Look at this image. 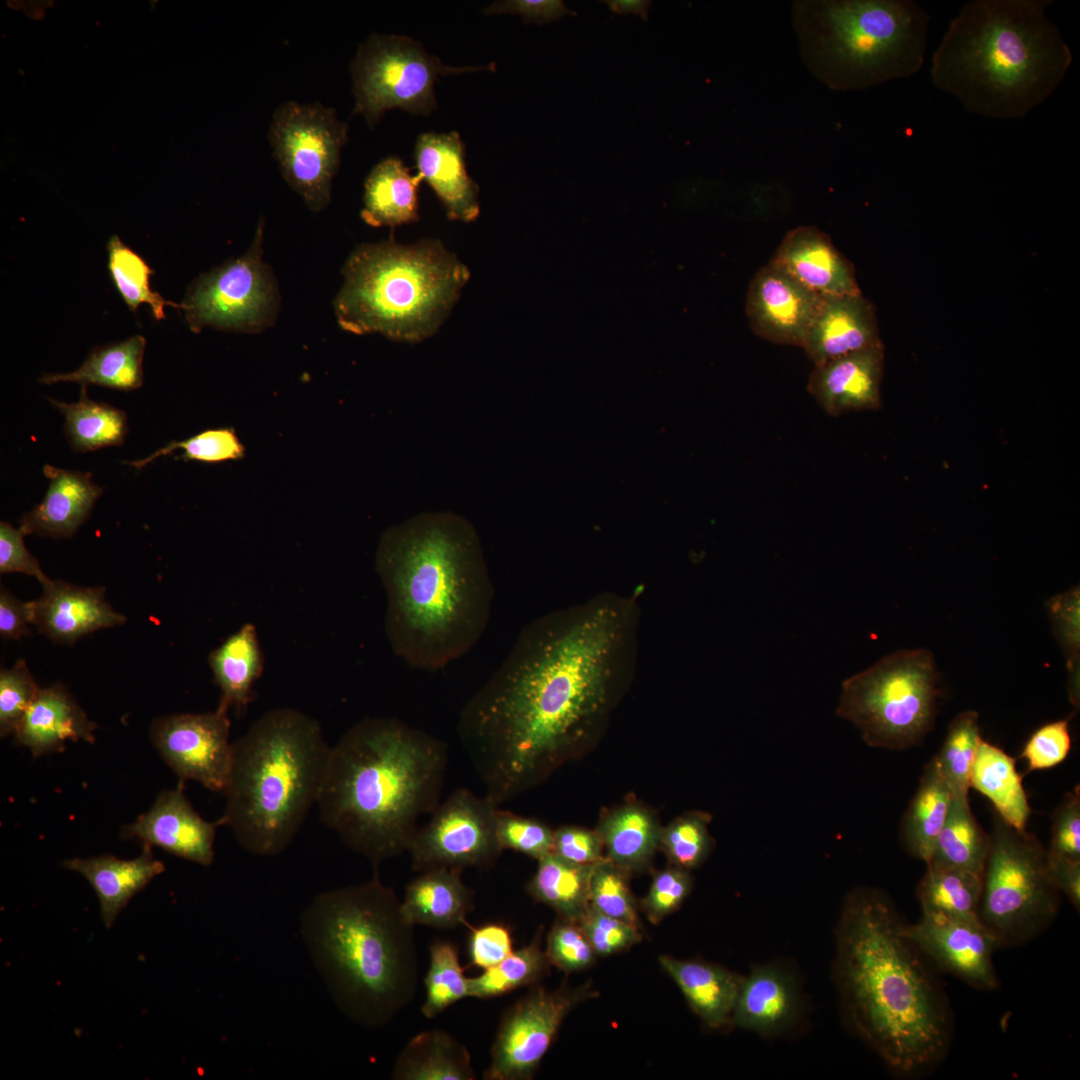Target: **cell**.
Instances as JSON below:
<instances>
[{"label":"cell","mask_w":1080,"mask_h":1080,"mask_svg":"<svg viewBox=\"0 0 1080 1080\" xmlns=\"http://www.w3.org/2000/svg\"><path fill=\"white\" fill-rule=\"evenodd\" d=\"M632 600L605 596L527 625L468 699L457 734L495 805L543 783L600 738L623 691Z\"/></svg>","instance_id":"obj_1"},{"label":"cell","mask_w":1080,"mask_h":1080,"mask_svg":"<svg viewBox=\"0 0 1080 1080\" xmlns=\"http://www.w3.org/2000/svg\"><path fill=\"white\" fill-rule=\"evenodd\" d=\"M836 979L855 1034L902 1076L924 1074L947 1055V997L891 900L859 887L837 930Z\"/></svg>","instance_id":"obj_2"},{"label":"cell","mask_w":1080,"mask_h":1080,"mask_svg":"<svg viewBox=\"0 0 1080 1080\" xmlns=\"http://www.w3.org/2000/svg\"><path fill=\"white\" fill-rule=\"evenodd\" d=\"M375 566L386 594V635L408 666L441 669L485 633L494 586L480 536L462 515L421 512L389 527Z\"/></svg>","instance_id":"obj_3"},{"label":"cell","mask_w":1080,"mask_h":1080,"mask_svg":"<svg viewBox=\"0 0 1080 1080\" xmlns=\"http://www.w3.org/2000/svg\"><path fill=\"white\" fill-rule=\"evenodd\" d=\"M448 747L397 718L367 717L331 746L317 800L322 822L378 866L408 851L440 803Z\"/></svg>","instance_id":"obj_4"},{"label":"cell","mask_w":1080,"mask_h":1080,"mask_svg":"<svg viewBox=\"0 0 1080 1080\" xmlns=\"http://www.w3.org/2000/svg\"><path fill=\"white\" fill-rule=\"evenodd\" d=\"M1048 0H973L950 22L934 51L935 87L965 110L1021 119L1065 78L1072 52L1049 19Z\"/></svg>","instance_id":"obj_5"},{"label":"cell","mask_w":1080,"mask_h":1080,"mask_svg":"<svg viewBox=\"0 0 1080 1080\" xmlns=\"http://www.w3.org/2000/svg\"><path fill=\"white\" fill-rule=\"evenodd\" d=\"M300 936L339 1011L365 1028L390 1023L418 985L414 925L375 870L365 883L316 895L300 916Z\"/></svg>","instance_id":"obj_6"},{"label":"cell","mask_w":1080,"mask_h":1080,"mask_svg":"<svg viewBox=\"0 0 1080 1080\" xmlns=\"http://www.w3.org/2000/svg\"><path fill=\"white\" fill-rule=\"evenodd\" d=\"M330 750L312 717L292 708L267 711L232 743L219 824L250 854L283 852L317 803Z\"/></svg>","instance_id":"obj_7"},{"label":"cell","mask_w":1080,"mask_h":1080,"mask_svg":"<svg viewBox=\"0 0 1080 1080\" xmlns=\"http://www.w3.org/2000/svg\"><path fill=\"white\" fill-rule=\"evenodd\" d=\"M334 299L345 331L416 343L435 334L457 302L470 271L437 239L357 246Z\"/></svg>","instance_id":"obj_8"},{"label":"cell","mask_w":1080,"mask_h":1080,"mask_svg":"<svg viewBox=\"0 0 1080 1080\" xmlns=\"http://www.w3.org/2000/svg\"><path fill=\"white\" fill-rule=\"evenodd\" d=\"M792 23L810 73L832 90H862L917 73L929 14L910 0H797Z\"/></svg>","instance_id":"obj_9"},{"label":"cell","mask_w":1080,"mask_h":1080,"mask_svg":"<svg viewBox=\"0 0 1080 1080\" xmlns=\"http://www.w3.org/2000/svg\"><path fill=\"white\" fill-rule=\"evenodd\" d=\"M939 673L926 649L899 650L842 683L836 713L871 747L904 750L932 729Z\"/></svg>","instance_id":"obj_10"},{"label":"cell","mask_w":1080,"mask_h":1080,"mask_svg":"<svg viewBox=\"0 0 1080 1080\" xmlns=\"http://www.w3.org/2000/svg\"><path fill=\"white\" fill-rule=\"evenodd\" d=\"M1060 908V891L1038 838L998 815L982 872L978 919L999 947L1019 946L1044 932Z\"/></svg>","instance_id":"obj_11"},{"label":"cell","mask_w":1080,"mask_h":1080,"mask_svg":"<svg viewBox=\"0 0 1080 1080\" xmlns=\"http://www.w3.org/2000/svg\"><path fill=\"white\" fill-rule=\"evenodd\" d=\"M484 67H449L428 54L417 41L398 35L373 34L359 45L350 64L355 106L373 127L383 114L399 108L429 115L436 108L434 83L440 75H454Z\"/></svg>","instance_id":"obj_12"},{"label":"cell","mask_w":1080,"mask_h":1080,"mask_svg":"<svg viewBox=\"0 0 1080 1080\" xmlns=\"http://www.w3.org/2000/svg\"><path fill=\"white\" fill-rule=\"evenodd\" d=\"M264 221L240 257L200 275L189 286L182 310L190 329L205 327L257 333L273 325L280 295L275 277L263 262Z\"/></svg>","instance_id":"obj_13"},{"label":"cell","mask_w":1080,"mask_h":1080,"mask_svg":"<svg viewBox=\"0 0 1080 1080\" xmlns=\"http://www.w3.org/2000/svg\"><path fill=\"white\" fill-rule=\"evenodd\" d=\"M347 125L320 102L287 101L272 117L268 141L288 185L313 212L324 210L347 141Z\"/></svg>","instance_id":"obj_14"},{"label":"cell","mask_w":1080,"mask_h":1080,"mask_svg":"<svg viewBox=\"0 0 1080 1080\" xmlns=\"http://www.w3.org/2000/svg\"><path fill=\"white\" fill-rule=\"evenodd\" d=\"M498 806L466 788L440 802L408 848L411 868L489 869L503 852L496 831Z\"/></svg>","instance_id":"obj_15"},{"label":"cell","mask_w":1080,"mask_h":1080,"mask_svg":"<svg viewBox=\"0 0 1080 1080\" xmlns=\"http://www.w3.org/2000/svg\"><path fill=\"white\" fill-rule=\"evenodd\" d=\"M591 996L583 987H561L553 991L539 987L510 1007L498 1027L483 1079L531 1078L565 1017Z\"/></svg>","instance_id":"obj_16"},{"label":"cell","mask_w":1080,"mask_h":1080,"mask_svg":"<svg viewBox=\"0 0 1080 1080\" xmlns=\"http://www.w3.org/2000/svg\"><path fill=\"white\" fill-rule=\"evenodd\" d=\"M227 713L217 707L213 712L164 716L152 723V742L180 782L194 780L224 793L232 764Z\"/></svg>","instance_id":"obj_17"},{"label":"cell","mask_w":1080,"mask_h":1080,"mask_svg":"<svg viewBox=\"0 0 1080 1080\" xmlns=\"http://www.w3.org/2000/svg\"><path fill=\"white\" fill-rule=\"evenodd\" d=\"M907 934L925 958L978 990L998 987L992 956L999 948L978 918L922 913Z\"/></svg>","instance_id":"obj_18"},{"label":"cell","mask_w":1080,"mask_h":1080,"mask_svg":"<svg viewBox=\"0 0 1080 1080\" xmlns=\"http://www.w3.org/2000/svg\"><path fill=\"white\" fill-rule=\"evenodd\" d=\"M823 297L768 262L749 284L745 312L757 336L801 347Z\"/></svg>","instance_id":"obj_19"},{"label":"cell","mask_w":1080,"mask_h":1080,"mask_svg":"<svg viewBox=\"0 0 1080 1080\" xmlns=\"http://www.w3.org/2000/svg\"><path fill=\"white\" fill-rule=\"evenodd\" d=\"M183 782L161 792L148 812L123 828L124 837L157 846L202 866L214 860V838L219 822L205 821L184 795Z\"/></svg>","instance_id":"obj_20"},{"label":"cell","mask_w":1080,"mask_h":1080,"mask_svg":"<svg viewBox=\"0 0 1080 1080\" xmlns=\"http://www.w3.org/2000/svg\"><path fill=\"white\" fill-rule=\"evenodd\" d=\"M769 262L819 295L861 294L852 263L815 226L789 230Z\"/></svg>","instance_id":"obj_21"},{"label":"cell","mask_w":1080,"mask_h":1080,"mask_svg":"<svg viewBox=\"0 0 1080 1080\" xmlns=\"http://www.w3.org/2000/svg\"><path fill=\"white\" fill-rule=\"evenodd\" d=\"M883 343L815 365L807 390L830 416L880 407Z\"/></svg>","instance_id":"obj_22"},{"label":"cell","mask_w":1080,"mask_h":1080,"mask_svg":"<svg viewBox=\"0 0 1080 1080\" xmlns=\"http://www.w3.org/2000/svg\"><path fill=\"white\" fill-rule=\"evenodd\" d=\"M32 602V624L52 641L71 644L96 630L125 623L105 600L101 587H80L49 579Z\"/></svg>","instance_id":"obj_23"},{"label":"cell","mask_w":1080,"mask_h":1080,"mask_svg":"<svg viewBox=\"0 0 1080 1080\" xmlns=\"http://www.w3.org/2000/svg\"><path fill=\"white\" fill-rule=\"evenodd\" d=\"M881 342L875 309L861 293L824 296L801 347L815 366Z\"/></svg>","instance_id":"obj_24"},{"label":"cell","mask_w":1080,"mask_h":1080,"mask_svg":"<svg viewBox=\"0 0 1080 1080\" xmlns=\"http://www.w3.org/2000/svg\"><path fill=\"white\" fill-rule=\"evenodd\" d=\"M464 144L456 131L421 134L415 145L418 175L436 193L449 220L470 222L480 211L479 187L465 166Z\"/></svg>","instance_id":"obj_25"},{"label":"cell","mask_w":1080,"mask_h":1080,"mask_svg":"<svg viewBox=\"0 0 1080 1080\" xmlns=\"http://www.w3.org/2000/svg\"><path fill=\"white\" fill-rule=\"evenodd\" d=\"M49 486L43 500L23 515L20 528L44 537L68 538L75 534L90 514L102 489L90 472L65 470L45 465Z\"/></svg>","instance_id":"obj_26"},{"label":"cell","mask_w":1080,"mask_h":1080,"mask_svg":"<svg viewBox=\"0 0 1080 1080\" xmlns=\"http://www.w3.org/2000/svg\"><path fill=\"white\" fill-rule=\"evenodd\" d=\"M97 727L67 690L56 684L40 688L14 737L39 756L62 751L67 741L93 743Z\"/></svg>","instance_id":"obj_27"},{"label":"cell","mask_w":1080,"mask_h":1080,"mask_svg":"<svg viewBox=\"0 0 1080 1080\" xmlns=\"http://www.w3.org/2000/svg\"><path fill=\"white\" fill-rule=\"evenodd\" d=\"M799 997L795 981L776 965H757L742 978L731 1023L741 1029L769 1035L795 1020Z\"/></svg>","instance_id":"obj_28"},{"label":"cell","mask_w":1080,"mask_h":1080,"mask_svg":"<svg viewBox=\"0 0 1080 1080\" xmlns=\"http://www.w3.org/2000/svg\"><path fill=\"white\" fill-rule=\"evenodd\" d=\"M62 866L80 873L90 883L100 903L101 919L108 928L131 898L165 869L148 845H144L140 856L130 860L102 855L65 860Z\"/></svg>","instance_id":"obj_29"},{"label":"cell","mask_w":1080,"mask_h":1080,"mask_svg":"<svg viewBox=\"0 0 1080 1080\" xmlns=\"http://www.w3.org/2000/svg\"><path fill=\"white\" fill-rule=\"evenodd\" d=\"M462 870L433 868L422 871L405 888L401 910L412 925L452 929L466 924L475 907L474 892L461 879Z\"/></svg>","instance_id":"obj_30"},{"label":"cell","mask_w":1080,"mask_h":1080,"mask_svg":"<svg viewBox=\"0 0 1080 1080\" xmlns=\"http://www.w3.org/2000/svg\"><path fill=\"white\" fill-rule=\"evenodd\" d=\"M608 860L626 873L646 869L660 849L662 825L654 810L629 801L604 812L596 828Z\"/></svg>","instance_id":"obj_31"},{"label":"cell","mask_w":1080,"mask_h":1080,"mask_svg":"<svg viewBox=\"0 0 1080 1080\" xmlns=\"http://www.w3.org/2000/svg\"><path fill=\"white\" fill-rule=\"evenodd\" d=\"M658 961L706 1025L721 1028L731 1022L742 977L699 961L667 955L659 956Z\"/></svg>","instance_id":"obj_32"},{"label":"cell","mask_w":1080,"mask_h":1080,"mask_svg":"<svg viewBox=\"0 0 1080 1080\" xmlns=\"http://www.w3.org/2000/svg\"><path fill=\"white\" fill-rule=\"evenodd\" d=\"M394 1080H474L471 1055L448 1032L434 1029L412 1037L399 1053Z\"/></svg>","instance_id":"obj_33"},{"label":"cell","mask_w":1080,"mask_h":1080,"mask_svg":"<svg viewBox=\"0 0 1080 1080\" xmlns=\"http://www.w3.org/2000/svg\"><path fill=\"white\" fill-rule=\"evenodd\" d=\"M214 680L221 690L218 707L243 712L263 671V654L253 624H244L209 656Z\"/></svg>","instance_id":"obj_34"},{"label":"cell","mask_w":1080,"mask_h":1080,"mask_svg":"<svg viewBox=\"0 0 1080 1080\" xmlns=\"http://www.w3.org/2000/svg\"><path fill=\"white\" fill-rule=\"evenodd\" d=\"M421 180L396 157L379 162L365 181L361 210L364 222L373 227H395L418 220L417 189Z\"/></svg>","instance_id":"obj_35"},{"label":"cell","mask_w":1080,"mask_h":1080,"mask_svg":"<svg viewBox=\"0 0 1080 1080\" xmlns=\"http://www.w3.org/2000/svg\"><path fill=\"white\" fill-rule=\"evenodd\" d=\"M969 784L990 800L1005 823L1017 830H1026L1031 808L1014 758L981 739Z\"/></svg>","instance_id":"obj_36"},{"label":"cell","mask_w":1080,"mask_h":1080,"mask_svg":"<svg viewBox=\"0 0 1080 1080\" xmlns=\"http://www.w3.org/2000/svg\"><path fill=\"white\" fill-rule=\"evenodd\" d=\"M952 792L934 758L924 768L919 786L903 816L900 836L906 850L928 862L949 812Z\"/></svg>","instance_id":"obj_37"},{"label":"cell","mask_w":1080,"mask_h":1080,"mask_svg":"<svg viewBox=\"0 0 1080 1080\" xmlns=\"http://www.w3.org/2000/svg\"><path fill=\"white\" fill-rule=\"evenodd\" d=\"M526 886L536 901L552 908L561 919L578 922L590 907V881L594 864L568 862L552 852L537 860Z\"/></svg>","instance_id":"obj_38"},{"label":"cell","mask_w":1080,"mask_h":1080,"mask_svg":"<svg viewBox=\"0 0 1080 1080\" xmlns=\"http://www.w3.org/2000/svg\"><path fill=\"white\" fill-rule=\"evenodd\" d=\"M146 340L135 335L125 341L97 347L83 364L68 373L44 374L38 381L44 384L76 382L131 391L143 383V356Z\"/></svg>","instance_id":"obj_39"},{"label":"cell","mask_w":1080,"mask_h":1080,"mask_svg":"<svg viewBox=\"0 0 1080 1080\" xmlns=\"http://www.w3.org/2000/svg\"><path fill=\"white\" fill-rule=\"evenodd\" d=\"M989 847L990 835L974 817L968 796H952L946 821L926 865L956 867L982 874Z\"/></svg>","instance_id":"obj_40"},{"label":"cell","mask_w":1080,"mask_h":1080,"mask_svg":"<svg viewBox=\"0 0 1080 1080\" xmlns=\"http://www.w3.org/2000/svg\"><path fill=\"white\" fill-rule=\"evenodd\" d=\"M64 416V430L75 452H89L123 444L128 431L124 411L87 396L82 386L80 398L75 403L49 399Z\"/></svg>","instance_id":"obj_41"},{"label":"cell","mask_w":1080,"mask_h":1080,"mask_svg":"<svg viewBox=\"0 0 1080 1080\" xmlns=\"http://www.w3.org/2000/svg\"><path fill=\"white\" fill-rule=\"evenodd\" d=\"M926 866L916 890L922 913L978 918L982 874L956 867Z\"/></svg>","instance_id":"obj_42"},{"label":"cell","mask_w":1080,"mask_h":1080,"mask_svg":"<svg viewBox=\"0 0 1080 1080\" xmlns=\"http://www.w3.org/2000/svg\"><path fill=\"white\" fill-rule=\"evenodd\" d=\"M550 962L540 947L539 934L529 944L513 951L496 966L469 978V997L489 999L531 985L547 972Z\"/></svg>","instance_id":"obj_43"},{"label":"cell","mask_w":1080,"mask_h":1080,"mask_svg":"<svg viewBox=\"0 0 1080 1080\" xmlns=\"http://www.w3.org/2000/svg\"><path fill=\"white\" fill-rule=\"evenodd\" d=\"M107 249L111 278L131 311H136L140 304L147 303L154 318L161 320L165 318L166 305L182 308L181 303L165 300L150 289L149 278L153 270L141 256L122 243L118 236L110 238Z\"/></svg>","instance_id":"obj_44"},{"label":"cell","mask_w":1080,"mask_h":1080,"mask_svg":"<svg viewBox=\"0 0 1080 1080\" xmlns=\"http://www.w3.org/2000/svg\"><path fill=\"white\" fill-rule=\"evenodd\" d=\"M981 739L976 711L961 712L951 721L942 747L933 758L952 796H968L971 769Z\"/></svg>","instance_id":"obj_45"},{"label":"cell","mask_w":1080,"mask_h":1080,"mask_svg":"<svg viewBox=\"0 0 1080 1080\" xmlns=\"http://www.w3.org/2000/svg\"><path fill=\"white\" fill-rule=\"evenodd\" d=\"M426 999L421 1012L434 1018L457 1001L469 997V978L459 962L457 948L437 941L430 946V965L424 979Z\"/></svg>","instance_id":"obj_46"},{"label":"cell","mask_w":1080,"mask_h":1080,"mask_svg":"<svg viewBox=\"0 0 1080 1080\" xmlns=\"http://www.w3.org/2000/svg\"><path fill=\"white\" fill-rule=\"evenodd\" d=\"M712 816L703 811H689L662 826L660 850L672 866L690 871L709 856L713 838L709 831Z\"/></svg>","instance_id":"obj_47"},{"label":"cell","mask_w":1080,"mask_h":1080,"mask_svg":"<svg viewBox=\"0 0 1080 1080\" xmlns=\"http://www.w3.org/2000/svg\"><path fill=\"white\" fill-rule=\"evenodd\" d=\"M1046 607L1052 628L1060 643L1068 670V693L1074 707H1079L1080 659V590L1074 586L1052 597Z\"/></svg>","instance_id":"obj_48"},{"label":"cell","mask_w":1080,"mask_h":1080,"mask_svg":"<svg viewBox=\"0 0 1080 1080\" xmlns=\"http://www.w3.org/2000/svg\"><path fill=\"white\" fill-rule=\"evenodd\" d=\"M182 450L181 458L206 463H219L244 456V446L230 428L208 429L183 441H172L151 455L127 464L137 470L161 456Z\"/></svg>","instance_id":"obj_49"},{"label":"cell","mask_w":1080,"mask_h":1080,"mask_svg":"<svg viewBox=\"0 0 1080 1080\" xmlns=\"http://www.w3.org/2000/svg\"><path fill=\"white\" fill-rule=\"evenodd\" d=\"M627 876L628 873L605 857L597 862L590 881V906L638 927L636 905Z\"/></svg>","instance_id":"obj_50"},{"label":"cell","mask_w":1080,"mask_h":1080,"mask_svg":"<svg viewBox=\"0 0 1080 1080\" xmlns=\"http://www.w3.org/2000/svg\"><path fill=\"white\" fill-rule=\"evenodd\" d=\"M40 688L24 660L0 672V735L15 734Z\"/></svg>","instance_id":"obj_51"},{"label":"cell","mask_w":1080,"mask_h":1080,"mask_svg":"<svg viewBox=\"0 0 1080 1080\" xmlns=\"http://www.w3.org/2000/svg\"><path fill=\"white\" fill-rule=\"evenodd\" d=\"M496 831L503 851L513 850L536 860L552 852L554 830L536 818L498 808Z\"/></svg>","instance_id":"obj_52"},{"label":"cell","mask_w":1080,"mask_h":1080,"mask_svg":"<svg viewBox=\"0 0 1080 1080\" xmlns=\"http://www.w3.org/2000/svg\"><path fill=\"white\" fill-rule=\"evenodd\" d=\"M545 953L550 964L567 973L591 966L596 956L578 923L561 918L549 932Z\"/></svg>","instance_id":"obj_53"},{"label":"cell","mask_w":1080,"mask_h":1080,"mask_svg":"<svg viewBox=\"0 0 1080 1080\" xmlns=\"http://www.w3.org/2000/svg\"><path fill=\"white\" fill-rule=\"evenodd\" d=\"M692 878L688 870L670 866L654 874L648 893L642 900L647 918L658 924L677 910L691 891Z\"/></svg>","instance_id":"obj_54"},{"label":"cell","mask_w":1080,"mask_h":1080,"mask_svg":"<svg viewBox=\"0 0 1080 1080\" xmlns=\"http://www.w3.org/2000/svg\"><path fill=\"white\" fill-rule=\"evenodd\" d=\"M577 923L596 955H611L641 940L639 927L607 916L591 906Z\"/></svg>","instance_id":"obj_55"},{"label":"cell","mask_w":1080,"mask_h":1080,"mask_svg":"<svg viewBox=\"0 0 1080 1080\" xmlns=\"http://www.w3.org/2000/svg\"><path fill=\"white\" fill-rule=\"evenodd\" d=\"M1071 748L1068 720H1058L1038 728L1025 744L1020 757L1027 771L1051 768L1068 756Z\"/></svg>","instance_id":"obj_56"},{"label":"cell","mask_w":1080,"mask_h":1080,"mask_svg":"<svg viewBox=\"0 0 1080 1080\" xmlns=\"http://www.w3.org/2000/svg\"><path fill=\"white\" fill-rule=\"evenodd\" d=\"M1049 857L1080 860V792L1076 786L1063 797L1052 815Z\"/></svg>","instance_id":"obj_57"},{"label":"cell","mask_w":1080,"mask_h":1080,"mask_svg":"<svg viewBox=\"0 0 1080 1080\" xmlns=\"http://www.w3.org/2000/svg\"><path fill=\"white\" fill-rule=\"evenodd\" d=\"M597 830L565 825L554 830L552 853L575 864H594L604 858Z\"/></svg>","instance_id":"obj_58"},{"label":"cell","mask_w":1080,"mask_h":1080,"mask_svg":"<svg viewBox=\"0 0 1080 1080\" xmlns=\"http://www.w3.org/2000/svg\"><path fill=\"white\" fill-rule=\"evenodd\" d=\"M513 951L511 933L504 924L486 923L471 928L469 956L472 965L484 970L492 968Z\"/></svg>","instance_id":"obj_59"},{"label":"cell","mask_w":1080,"mask_h":1080,"mask_svg":"<svg viewBox=\"0 0 1080 1080\" xmlns=\"http://www.w3.org/2000/svg\"><path fill=\"white\" fill-rule=\"evenodd\" d=\"M25 533L21 528L2 521L0 523V572H20L35 577L41 584L49 578L41 570L35 557L26 549Z\"/></svg>","instance_id":"obj_60"},{"label":"cell","mask_w":1080,"mask_h":1080,"mask_svg":"<svg viewBox=\"0 0 1080 1080\" xmlns=\"http://www.w3.org/2000/svg\"><path fill=\"white\" fill-rule=\"evenodd\" d=\"M487 14L512 13L520 15L526 22L544 24L558 20L570 11L559 0H512L496 2L485 10Z\"/></svg>","instance_id":"obj_61"},{"label":"cell","mask_w":1080,"mask_h":1080,"mask_svg":"<svg viewBox=\"0 0 1080 1080\" xmlns=\"http://www.w3.org/2000/svg\"><path fill=\"white\" fill-rule=\"evenodd\" d=\"M32 624V602L22 601L5 587L0 590V634L4 639L18 640L29 634Z\"/></svg>","instance_id":"obj_62"},{"label":"cell","mask_w":1080,"mask_h":1080,"mask_svg":"<svg viewBox=\"0 0 1080 1080\" xmlns=\"http://www.w3.org/2000/svg\"><path fill=\"white\" fill-rule=\"evenodd\" d=\"M1048 870L1057 889L1075 909L1080 907V860L1047 856Z\"/></svg>","instance_id":"obj_63"},{"label":"cell","mask_w":1080,"mask_h":1080,"mask_svg":"<svg viewBox=\"0 0 1080 1080\" xmlns=\"http://www.w3.org/2000/svg\"><path fill=\"white\" fill-rule=\"evenodd\" d=\"M608 8L616 14H635L643 20L648 18L650 1L647 0H610L606 1Z\"/></svg>","instance_id":"obj_64"}]
</instances>
